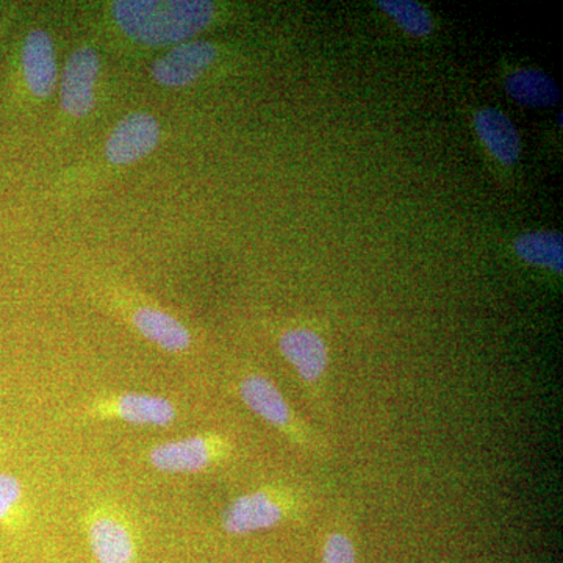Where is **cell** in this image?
Returning <instances> with one entry per match:
<instances>
[{
  "label": "cell",
  "instance_id": "obj_1",
  "mask_svg": "<svg viewBox=\"0 0 563 563\" xmlns=\"http://www.w3.org/2000/svg\"><path fill=\"white\" fill-rule=\"evenodd\" d=\"M111 13L118 27L136 43L177 46L207 29L214 5L206 0H118Z\"/></svg>",
  "mask_w": 563,
  "mask_h": 563
},
{
  "label": "cell",
  "instance_id": "obj_2",
  "mask_svg": "<svg viewBox=\"0 0 563 563\" xmlns=\"http://www.w3.org/2000/svg\"><path fill=\"white\" fill-rule=\"evenodd\" d=\"M309 507V493L298 485L266 484L232 499L220 515V526L228 536H251L299 520Z\"/></svg>",
  "mask_w": 563,
  "mask_h": 563
},
{
  "label": "cell",
  "instance_id": "obj_3",
  "mask_svg": "<svg viewBox=\"0 0 563 563\" xmlns=\"http://www.w3.org/2000/svg\"><path fill=\"white\" fill-rule=\"evenodd\" d=\"M236 388L244 406L272 426L292 446L314 457L331 455L328 442L291 409L284 393L268 376L262 373L246 374L236 384Z\"/></svg>",
  "mask_w": 563,
  "mask_h": 563
},
{
  "label": "cell",
  "instance_id": "obj_4",
  "mask_svg": "<svg viewBox=\"0 0 563 563\" xmlns=\"http://www.w3.org/2000/svg\"><path fill=\"white\" fill-rule=\"evenodd\" d=\"M235 453V443L221 432H201L154 444L146 453L151 468L165 474H199L222 465Z\"/></svg>",
  "mask_w": 563,
  "mask_h": 563
},
{
  "label": "cell",
  "instance_id": "obj_5",
  "mask_svg": "<svg viewBox=\"0 0 563 563\" xmlns=\"http://www.w3.org/2000/svg\"><path fill=\"white\" fill-rule=\"evenodd\" d=\"M84 415L92 421H120L139 428H169L177 420V407L166 396L144 391H111L85 404Z\"/></svg>",
  "mask_w": 563,
  "mask_h": 563
},
{
  "label": "cell",
  "instance_id": "obj_6",
  "mask_svg": "<svg viewBox=\"0 0 563 563\" xmlns=\"http://www.w3.org/2000/svg\"><path fill=\"white\" fill-rule=\"evenodd\" d=\"M85 536L96 563L139 562V537L129 515L117 504L99 503L84 517Z\"/></svg>",
  "mask_w": 563,
  "mask_h": 563
},
{
  "label": "cell",
  "instance_id": "obj_7",
  "mask_svg": "<svg viewBox=\"0 0 563 563\" xmlns=\"http://www.w3.org/2000/svg\"><path fill=\"white\" fill-rule=\"evenodd\" d=\"M279 350L309 395L320 401L324 396L325 374L329 368V350L324 339L313 329H287L280 333Z\"/></svg>",
  "mask_w": 563,
  "mask_h": 563
},
{
  "label": "cell",
  "instance_id": "obj_8",
  "mask_svg": "<svg viewBox=\"0 0 563 563\" xmlns=\"http://www.w3.org/2000/svg\"><path fill=\"white\" fill-rule=\"evenodd\" d=\"M161 141V125L150 113L128 114L118 122L106 144V155L113 165H131L146 157Z\"/></svg>",
  "mask_w": 563,
  "mask_h": 563
},
{
  "label": "cell",
  "instance_id": "obj_9",
  "mask_svg": "<svg viewBox=\"0 0 563 563\" xmlns=\"http://www.w3.org/2000/svg\"><path fill=\"white\" fill-rule=\"evenodd\" d=\"M99 55L91 47L70 54L62 76V107L74 118H84L95 107V87L99 74Z\"/></svg>",
  "mask_w": 563,
  "mask_h": 563
},
{
  "label": "cell",
  "instance_id": "obj_10",
  "mask_svg": "<svg viewBox=\"0 0 563 563\" xmlns=\"http://www.w3.org/2000/svg\"><path fill=\"white\" fill-rule=\"evenodd\" d=\"M217 58V47L207 41H187L177 44L168 54L154 62L152 76L168 88L187 87L201 77Z\"/></svg>",
  "mask_w": 563,
  "mask_h": 563
},
{
  "label": "cell",
  "instance_id": "obj_11",
  "mask_svg": "<svg viewBox=\"0 0 563 563\" xmlns=\"http://www.w3.org/2000/svg\"><path fill=\"white\" fill-rule=\"evenodd\" d=\"M131 324L147 342L169 354H181L191 346V333L184 322L165 310L152 306H140L132 310Z\"/></svg>",
  "mask_w": 563,
  "mask_h": 563
},
{
  "label": "cell",
  "instance_id": "obj_12",
  "mask_svg": "<svg viewBox=\"0 0 563 563\" xmlns=\"http://www.w3.org/2000/svg\"><path fill=\"white\" fill-rule=\"evenodd\" d=\"M22 69L29 90L36 98H49L57 87V62L49 33L32 31L22 47Z\"/></svg>",
  "mask_w": 563,
  "mask_h": 563
},
{
  "label": "cell",
  "instance_id": "obj_13",
  "mask_svg": "<svg viewBox=\"0 0 563 563\" xmlns=\"http://www.w3.org/2000/svg\"><path fill=\"white\" fill-rule=\"evenodd\" d=\"M474 128L485 147L504 165H512L520 158L521 140L514 122L503 111L483 109L474 117Z\"/></svg>",
  "mask_w": 563,
  "mask_h": 563
},
{
  "label": "cell",
  "instance_id": "obj_14",
  "mask_svg": "<svg viewBox=\"0 0 563 563\" xmlns=\"http://www.w3.org/2000/svg\"><path fill=\"white\" fill-rule=\"evenodd\" d=\"M506 91L514 101L531 109H550L562 99L558 81L539 69H520L510 74Z\"/></svg>",
  "mask_w": 563,
  "mask_h": 563
},
{
  "label": "cell",
  "instance_id": "obj_15",
  "mask_svg": "<svg viewBox=\"0 0 563 563\" xmlns=\"http://www.w3.org/2000/svg\"><path fill=\"white\" fill-rule=\"evenodd\" d=\"M515 252L521 261L562 274L563 236L558 232H529L515 240Z\"/></svg>",
  "mask_w": 563,
  "mask_h": 563
},
{
  "label": "cell",
  "instance_id": "obj_16",
  "mask_svg": "<svg viewBox=\"0 0 563 563\" xmlns=\"http://www.w3.org/2000/svg\"><path fill=\"white\" fill-rule=\"evenodd\" d=\"M29 518L31 515L20 477L0 472V528L10 533L24 531Z\"/></svg>",
  "mask_w": 563,
  "mask_h": 563
},
{
  "label": "cell",
  "instance_id": "obj_17",
  "mask_svg": "<svg viewBox=\"0 0 563 563\" xmlns=\"http://www.w3.org/2000/svg\"><path fill=\"white\" fill-rule=\"evenodd\" d=\"M347 510H339L324 532L321 547V563H357L354 529Z\"/></svg>",
  "mask_w": 563,
  "mask_h": 563
},
{
  "label": "cell",
  "instance_id": "obj_18",
  "mask_svg": "<svg viewBox=\"0 0 563 563\" xmlns=\"http://www.w3.org/2000/svg\"><path fill=\"white\" fill-rule=\"evenodd\" d=\"M377 5L410 35L426 36L432 32L431 14L420 3L412 0H379Z\"/></svg>",
  "mask_w": 563,
  "mask_h": 563
},
{
  "label": "cell",
  "instance_id": "obj_19",
  "mask_svg": "<svg viewBox=\"0 0 563 563\" xmlns=\"http://www.w3.org/2000/svg\"><path fill=\"white\" fill-rule=\"evenodd\" d=\"M7 451H9V444H7L5 442H3L2 439H0V459H2L3 455L7 454Z\"/></svg>",
  "mask_w": 563,
  "mask_h": 563
}]
</instances>
